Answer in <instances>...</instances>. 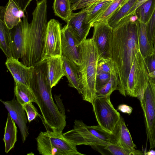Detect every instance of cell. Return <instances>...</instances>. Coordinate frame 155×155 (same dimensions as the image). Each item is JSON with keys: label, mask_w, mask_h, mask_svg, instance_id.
Returning a JSON list of instances; mask_svg holds the SVG:
<instances>
[{"label": "cell", "mask_w": 155, "mask_h": 155, "mask_svg": "<svg viewBox=\"0 0 155 155\" xmlns=\"http://www.w3.org/2000/svg\"><path fill=\"white\" fill-rule=\"evenodd\" d=\"M113 29L111 58L118 76V90L126 97L127 78L140 51L137 18L135 15L125 17Z\"/></svg>", "instance_id": "1"}, {"label": "cell", "mask_w": 155, "mask_h": 155, "mask_svg": "<svg viewBox=\"0 0 155 155\" xmlns=\"http://www.w3.org/2000/svg\"><path fill=\"white\" fill-rule=\"evenodd\" d=\"M33 66L29 87L40 109L43 122L51 130L62 132L66 124V115L53 100L48 79L47 61H41Z\"/></svg>", "instance_id": "2"}, {"label": "cell", "mask_w": 155, "mask_h": 155, "mask_svg": "<svg viewBox=\"0 0 155 155\" xmlns=\"http://www.w3.org/2000/svg\"><path fill=\"white\" fill-rule=\"evenodd\" d=\"M47 0L37 2L29 23L21 62L27 66L33 65L42 61L45 37L48 23Z\"/></svg>", "instance_id": "3"}, {"label": "cell", "mask_w": 155, "mask_h": 155, "mask_svg": "<svg viewBox=\"0 0 155 155\" xmlns=\"http://www.w3.org/2000/svg\"><path fill=\"white\" fill-rule=\"evenodd\" d=\"M80 45L81 64L78 67L81 94L83 100L92 104L96 97L95 80L98 54L92 38L86 39Z\"/></svg>", "instance_id": "4"}, {"label": "cell", "mask_w": 155, "mask_h": 155, "mask_svg": "<svg viewBox=\"0 0 155 155\" xmlns=\"http://www.w3.org/2000/svg\"><path fill=\"white\" fill-rule=\"evenodd\" d=\"M63 135L76 146H104L116 140L112 134L105 130L99 125L88 126L82 120H74L73 128Z\"/></svg>", "instance_id": "5"}, {"label": "cell", "mask_w": 155, "mask_h": 155, "mask_svg": "<svg viewBox=\"0 0 155 155\" xmlns=\"http://www.w3.org/2000/svg\"><path fill=\"white\" fill-rule=\"evenodd\" d=\"M149 74L144 58L140 51L135 57L127 78V95L139 100L148 85Z\"/></svg>", "instance_id": "6"}, {"label": "cell", "mask_w": 155, "mask_h": 155, "mask_svg": "<svg viewBox=\"0 0 155 155\" xmlns=\"http://www.w3.org/2000/svg\"><path fill=\"white\" fill-rule=\"evenodd\" d=\"M144 117L146 132L150 147L155 148V79L149 77L148 86L139 100Z\"/></svg>", "instance_id": "7"}, {"label": "cell", "mask_w": 155, "mask_h": 155, "mask_svg": "<svg viewBox=\"0 0 155 155\" xmlns=\"http://www.w3.org/2000/svg\"><path fill=\"white\" fill-rule=\"evenodd\" d=\"M92 104L98 125L112 134L121 116L114 107L110 97H96Z\"/></svg>", "instance_id": "8"}, {"label": "cell", "mask_w": 155, "mask_h": 155, "mask_svg": "<svg viewBox=\"0 0 155 155\" xmlns=\"http://www.w3.org/2000/svg\"><path fill=\"white\" fill-rule=\"evenodd\" d=\"M92 26L94 30L92 38L97 48L99 58H111L113 28L105 20L96 21Z\"/></svg>", "instance_id": "9"}, {"label": "cell", "mask_w": 155, "mask_h": 155, "mask_svg": "<svg viewBox=\"0 0 155 155\" xmlns=\"http://www.w3.org/2000/svg\"><path fill=\"white\" fill-rule=\"evenodd\" d=\"M61 24L54 19L48 22L46 30L42 61L54 57L61 56Z\"/></svg>", "instance_id": "10"}, {"label": "cell", "mask_w": 155, "mask_h": 155, "mask_svg": "<svg viewBox=\"0 0 155 155\" xmlns=\"http://www.w3.org/2000/svg\"><path fill=\"white\" fill-rule=\"evenodd\" d=\"M62 56L65 57L78 66L81 64L80 43L67 24L61 32Z\"/></svg>", "instance_id": "11"}, {"label": "cell", "mask_w": 155, "mask_h": 155, "mask_svg": "<svg viewBox=\"0 0 155 155\" xmlns=\"http://www.w3.org/2000/svg\"><path fill=\"white\" fill-rule=\"evenodd\" d=\"M0 101L17 125L21 132L22 141L24 143L29 133L27 125L28 118L22 106L17 101L15 97L10 101H5L1 99Z\"/></svg>", "instance_id": "12"}, {"label": "cell", "mask_w": 155, "mask_h": 155, "mask_svg": "<svg viewBox=\"0 0 155 155\" xmlns=\"http://www.w3.org/2000/svg\"><path fill=\"white\" fill-rule=\"evenodd\" d=\"M88 7L83 8L77 13H72L67 21V25L73 32L76 38L81 43L85 40L92 26L86 22Z\"/></svg>", "instance_id": "13"}, {"label": "cell", "mask_w": 155, "mask_h": 155, "mask_svg": "<svg viewBox=\"0 0 155 155\" xmlns=\"http://www.w3.org/2000/svg\"><path fill=\"white\" fill-rule=\"evenodd\" d=\"M29 23L25 15L17 25L10 29L13 42V58L18 60L23 56Z\"/></svg>", "instance_id": "14"}, {"label": "cell", "mask_w": 155, "mask_h": 155, "mask_svg": "<svg viewBox=\"0 0 155 155\" xmlns=\"http://www.w3.org/2000/svg\"><path fill=\"white\" fill-rule=\"evenodd\" d=\"M5 64L15 81L29 87L32 77L33 65L27 66L14 58H7Z\"/></svg>", "instance_id": "15"}, {"label": "cell", "mask_w": 155, "mask_h": 155, "mask_svg": "<svg viewBox=\"0 0 155 155\" xmlns=\"http://www.w3.org/2000/svg\"><path fill=\"white\" fill-rule=\"evenodd\" d=\"M40 133L54 146L61 151L64 155H84L77 150L76 146L65 137L62 132L47 130Z\"/></svg>", "instance_id": "16"}, {"label": "cell", "mask_w": 155, "mask_h": 155, "mask_svg": "<svg viewBox=\"0 0 155 155\" xmlns=\"http://www.w3.org/2000/svg\"><path fill=\"white\" fill-rule=\"evenodd\" d=\"M7 5L0 8V18L3 19L7 27L11 29L17 25L22 20L25 15L12 0H8Z\"/></svg>", "instance_id": "17"}, {"label": "cell", "mask_w": 155, "mask_h": 155, "mask_svg": "<svg viewBox=\"0 0 155 155\" xmlns=\"http://www.w3.org/2000/svg\"><path fill=\"white\" fill-rule=\"evenodd\" d=\"M112 134L116 142L124 149L133 150L137 147L134 144L123 117L120 116Z\"/></svg>", "instance_id": "18"}, {"label": "cell", "mask_w": 155, "mask_h": 155, "mask_svg": "<svg viewBox=\"0 0 155 155\" xmlns=\"http://www.w3.org/2000/svg\"><path fill=\"white\" fill-rule=\"evenodd\" d=\"M47 77L51 88L55 86L61 78L65 76L61 56L49 58L46 59Z\"/></svg>", "instance_id": "19"}, {"label": "cell", "mask_w": 155, "mask_h": 155, "mask_svg": "<svg viewBox=\"0 0 155 155\" xmlns=\"http://www.w3.org/2000/svg\"><path fill=\"white\" fill-rule=\"evenodd\" d=\"M63 67L68 81V86L76 89L81 94L78 66L67 58L61 56Z\"/></svg>", "instance_id": "20"}, {"label": "cell", "mask_w": 155, "mask_h": 155, "mask_svg": "<svg viewBox=\"0 0 155 155\" xmlns=\"http://www.w3.org/2000/svg\"><path fill=\"white\" fill-rule=\"evenodd\" d=\"M0 48L7 58H13V42L10 29L0 18Z\"/></svg>", "instance_id": "21"}, {"label": "cell", "mask_w": 155, "mask_h": 155, "mask_svg": "<svg viewBox=\"0 0 155 155\" xmlns=\"http://www.w3.org/2000/svg\"><path fill=\"white\" fill-rule=\"evenodd\" d=\"M17 129L15 123L8 113L3 139L5 145V153H8L14 147L17 140Z\"/></svg>", "instance_id": "22"}, {"label": "cell", "mask_w": 155, "mask_h": 155, "mask_svg": "<svg viewBox=\"0 0 155 155\" xmlns=\"http://www.w3.org/2000/svg\"><path fill=\"white\" fill-rule=\"evenodd\" d=\"M138 41L140 51L143 58L154 51L149 40L147 33L146 24L137 20Z\"/></svg>", "instance_id": "23"}, {"label": "cell", "mask_w": 155, "mask_h": 155, "mask_svg": "<svg viewBox=\"0 0 155 155\" xmlns=\"http://www.w3.org/2000/svg\"><path fill=\"white\" fill-rule=\"evenodd\" d=\"M15 81L14 94L17 101L22 106L29 102L36 103L35 99L30 87L20 82Z\"/></svg>", "instance_id": "24"}, {"label": "cell", "mask_w": 155, "mask_h": 155, "mask_svg": "<svg viewBox=\"0 0 155 155\" xmlns=\"http://www.w3.org/2000/svg\"><path fill=\"white\" fill-rule=\"evenodd\" d=\"M155 9V0H148L135 9L133 15L136 16L138 21L146 24L152 16Z\"/></svg>", "instance_id": "25"}, {"label": "cell", "mask_w": 155, "mask_h": 155, "mask_svg": "<svg viewBox=\"0 0 155 155\" xmlns=\"http://www.w3.org/2000/svg\"><path fill=\"white\" fill-rule=\"evenodd\" d=\"M113 1H98L87 7L86 22L92 25L105 11Z\"/></svg>", "instance_id": "26"}, {"label": "cell", "mask_w": 155, "mask_h": 155, "mask_svg": "<svg viewBox=\"0 0 155 155\" xmlns=\"http://www.w3.org/2000/svg\"><path fill=\"white\" fill-rule=\"evenodd\" d=\"M53 8L55 15L66 22L72 13L70 0H54Z\"/></svg>", "instance_id": "27"}, {"label": "cell", "mask_w": 155, "mask_h": 155, "mask_svg": "<svg viewBox=\"0 0 155 155\" xmlns=\"http://www.w3.org/2000/svg\"><path fill=\"white\" fill-rule=\"evenodd\" d=\"M37 149L43 155H64L62 152L54 146L40 133L36 138Z\"/></svg>", "instance_id": "28"}, {"label": "cell", "mask_w": 155, "mask_h": 155, "mask_svg": "<svg viewBox=\"0 0 155 155\" xmlns=\"http://www.w3.org/2000/svg\"><path fill=\"white\" fill-rule=\"evenodd\" d=\"M139 0H128L108 20L109 25L113 28L124 17L130 9Z\"/></svg>", "instance_id": "29"}, {"label": "cell", "mask_w": 155, "mask_h": 155, "mask_svg": "<svg viewBox=\"0 0 155 155\" xmlns=\"http://www.w3.org/2000/svg\"><path fill=\"white\" fill-rule=\"evenodd\" d=\"M104 149L113 155H142L143 152L135 149L133 150H126L120 145L116 141L110 143L105 146H102Z\"/></svg>", "instance_id": "30"}, {"label": "cell", "mask_w": 155, "mask_h": 155, "mask_svg": "<svg viewBox=\"0 0 155 155\" xmlns=\"http://www.w3.org/2000/svg\"><path fill=\"white\" fill-rule=\"evenodd\" d=\"M118 78L116 73L111 74V77L107 82L101 89L96 91V97H110L112 92L118 89Z\"/></svg>", "instance_id": "31"}, {"label": "cell", "mask_w": 155, "mask_h": 155, "mask_svg": "<svg viewBox=\"0 0 155 155\" xmlns=\"http://www.w3.org/2000/svg\"><path fill=\"white\" fill-rule=\"evenodd\" d=\"M128 0H114L103 13L94 21L107 20L119 9Z\"/></svg>", "instance_id": "32"}, {"label": "cell", "mask_w": 155, "mask_h": 155, "mask_svg": "<svg viewBox=\"0 0 155 155\" xmlns=\"http://www.w3.org/2000/svg\"><path fill=\"white\" fill-rule=\"evenodd\" d=\"M101 73H116L114 62L111 58H98L97 67V74Z\"/></svg>", "instance_id": "33"}, {"label": "cell", "mask_w": 155, "mask_h": 155, "mask_svg": "<svg viewBox=\"0 0 155 155\" xmlns=\"http://www.w3.org/2000/svg\"><path fill=\"white\" fill-rule=\"evenodd\" d=\"M147 36L149 42L155 51V9L150 19L146 24Z\"/></svg>", "instance_id": "34"}, {"label": "cell", "mask_w": 155, "mask_h": 155, "mask_svg": "<svg viewBox=\"0 0 155 155\" xmlns=\"http://www.w3.org/2000/svg\"><path fill=\"white\" fill-rule=\"evenodd\" d=\"M32 102L27 103L22 107L26 112L28 120L29 122H30L35 120L38 116H40L38 111L32 103Z\"/></svg>", "instance_id": "35"}, {"label": "cell", "mask_w": 155, "mask_h": 155, "mask_svg": "<svg viewBox=\"0 0 155 155\" xmlns=\"http://www.w3.org/2000/svg\"><path fill=\"white\" fill-rule=\"evenodd\" d=\"M111 74L101 73L97 74L95 80V89L96 91L106 84L110 80Z\"/></svg>", "instance_id": "36"}, {"label": "cell", "mask_w": 155, "mask_h": 155, "mask_svg": "<svg viewBox=\"0 0 155 155\" xmlns=\"http://www.w3.org/2000/svg\"><path fill=\"white\" fill-rule=\"evenodd\" d=\"M98 0H77L76 2L71 5V10L72 11L78 9L86 8Z\"/></svg>", "instance_id": "37"}, {"label": "cell", "mask_w": 155, "mask_h": 155, "mask_svg": "<svg viewBox=\"0 0 155 155\" xmlns=\"http://www.w3.org/2000/svg\"><path fill=\"white\" fill-rule=\"evenodd\" d=\"M149 73L155 70V51L144 58Z\"/></svg>", "instance_id": "38"}, {"label": "cell", "mask_w": 155, "mask_h": 155, "mask_svg": "<svg viewBox=\"0 0 155 155\" xmlns=\"http://www.w3.org/2000/svg\"><path fill=\"white\" fill-rule=\"evenodd\" d=\"M23 12H26V8L32 0H12Z\"/></svg>", "instance_id": "39"}, {"label": "cell", "mask_w": 155, "mask_h": 155, "mask_svg": "<svg viewBox=\"0 0 155 155\" xmlns=\"http://www.w3.org/2000/svg\"><path fill=\"white\" fill-rule=\"evenodd\" d=\"M117 109L121 112L127 114L128 115L130 114L133 110L132 108L125 104H121L119 105Z\"/></svg>", "instance_id": "40"}, {"label": "cell", "mask_w": 155, "mask_h": 155, "mask_svg": "<svg viewBox=\"0 0 155 155\" xmlns=\"http://www.w3.org/2000/svg\"><path fill=\"white\" fill-rule=\"evenodd\" d=\"M147 0H139L130 9L125 17L130 15H133L135 9L141 4Z\"/></svg>", "instance_id": "41"}, {"label": "cell", "mask_w": 155, "mask_h": 155, "mask_svg": "<svg viewBox=\"0 0 155 155\" xmlns=\"http://www.w3.org/2000/svg\"><path fill=\"white\" fill-rule=\"evenodd\" d=\"M149 76L155 79V70L149 74Z\"/></svg>", "instance_id": "42"}, {"label": "cell", "mask_w": 155, "mask_h": 155, "mask_svg": "<svg viewBox=\"0 0 155 155\" xmlns=\"http://www.w3.org/2000/svg\"><path fill=\"white\" fill-rule=\"evenodd\" d=\"M104 0H109V1H113L114 0H98V1H104Z\"/></svg>", "instance_id": "43"}, {"label": "cell", "mask_w": 155, "mask_h": 155, "mask_svg": "<svg viewBox=\"0 0 155 155\" xmlns=\"http://www.w3.org/2000/svg\"><path fill=\"white\" fill-rule=\"evenodd\" d=\"M37 1H38V0H36Z\"/></svg>", "instance_id": "44"}, {"label": "cell", "mask_w": 155, "mask_h": 155, "mask_svg": "<svg viewBox=\"0 0 155 155\" xmlns=\"http://www.w3.org/2000/svg\"></svg>", "instance_id": "45"}]
</instances>
